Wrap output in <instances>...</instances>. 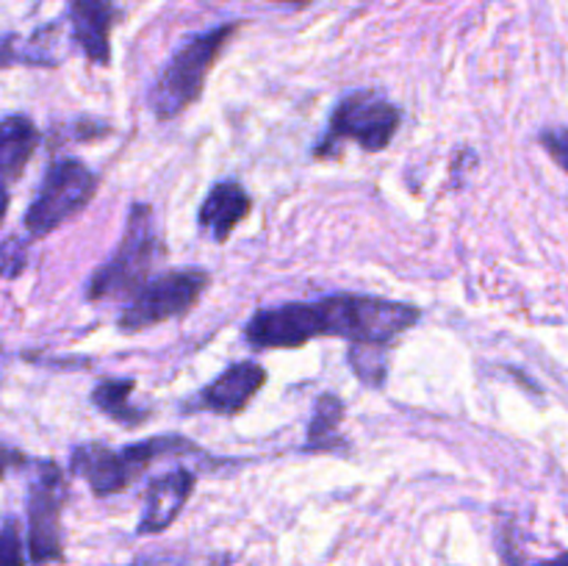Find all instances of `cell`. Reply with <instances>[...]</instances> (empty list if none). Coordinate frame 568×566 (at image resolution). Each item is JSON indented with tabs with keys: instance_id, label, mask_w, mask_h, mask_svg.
Wrapping results in <instances>:
<instances>
[{
	"instance_id": "1",
	"label": "cell",
	"mask_w": 568,
	"mask_h": 566,
	"mask_svg": "<svg viewBox=\"0 0 568 566\" xmlns=\"http://www.w3.org/2000/svg\"><path fill=\"white\" fill-rule=\"evenodd\" d=\"M320 336H338L353 344H388L419 322V309L364 294H333L314 303Z\"/></svg>"
},
{
	"instance_id": "2",
	"label": "cell",
	"mask_w": 568,
	"mask_h": 566,
	"mask_svg": "<svg viewBox=\"0 0 568 566\" xmlns=\"http://www.w3.org/2000/svg\"><path fill=\"white\" fill-rule=\"evenodd\" d=\"M233 31H236V26H220L197 33L166 61L148 94L150 111L159 120H172V117L183 114L200 98L211 67H214L216 55L222 53L227 39L233 37Z\"/></svg>"
},
{
	"instance_id": "3",
	"label": "cell",
	"mask_w": 568,
	"mask_h": 566,
	"mask_svg": "<svg viewBox=\"0 0 568 566\" xmlns=\"http://www.w3.org/2000/svg\"><path fill=\"white\" fill-rule=\"evenodd\" d=\"M194 444L183 436H155L148 442L131 444L125 449H109L103 444H81L72 449L70 469L72 475H81L98 497L122 492L131 486L155 458L175 453H192Z\"/></svg>"
},
{
	"instance_id": "4",
	"label": "cell",
	"mask_w": 568,
	"mask_h": 566,
	"mask_svg": "<svg viewBox=\"0 0 568 566\" xmlns=\"http://www.w3.org/2000/svg\"><path fill=\"white\" fill-rule=\"evenodd\" d=\"M155 255V225L150 205H133L128 214L125 233L111 255L109 264L100 266L89 281V297H122V294H136V289L148 281L150 264Z\"/></svg>"
},
{
	"instance_id": "5",
	"label": "cell",
	"mask_w": 568,
	"mask_h": 566,
	"mask_svg": "<svg viewBox=\"0 0 568 566\" xmlns=\"http://www.w3.org/2000/svg\"><path fill=\"white\" fill-rule=\"evenodd\" d=\"M94 189H98V175L83 161H53L44 172L37 198L26 211V231L33 239L48 236L94 198Z\"/></svg>"
},
{
	"instance_id": "6",
	"label": "cell",
	"mask_w": 568,
	"mask_h": 566,
	"mask_svg": "<svg viewBox=\"0 0 568 566\" xmlns=\"http://www.w3.org/2000/svg\"><path fill=\"white\" fill-rule=\"evenodd\" d=\"M399 128V109L383 94L361 89L338 100L331 117V131L316 148V155H327L338 142H355L369 153L386 148Z\"/></svg>"
},
{
	"instance_id": "7",
	"label": "cell",
	"mask_w": 568,
	"mask_h": 566,
	"mask_svg": "<svg viewBox=\"0 0 568 566\" xmlns=\"http://www.w3.org/2000/svg\"><path fill=\"white\" fill-rule=\"evenodd\" d=\"M205 286H209V275L203 270H175L144 281L136 289L133 303L122 311L120 331L136 333L186 314L205 292Z\"/></svg>"
},
{
	"instance_id": "8",
	"label": "cell",
	"mask_w": 568,
	"mask_h": 566,
	"mask_svg": "<svg viewBox=\"0 0 568 566\" xmlns=\"http://www.w3.org/2000/svg\"><path fill=\"white\" fill-rule=\"evenodd\" d=\"M67 483L55 464H37L31 488H28V549L37 566L61 558V505Z\"/></svg>"
},
{
	"instance_id": "9",
	"label": "cell",
	"mask_w": 568,
	"mask_h": 566,
	"mask_svg": "<svg viewBox=\"0 0 568 566\" xmlns=\"http://www.w3.org/2000/svg\"><path fill=\"white\" fill-rule=\"evenodd\" d=\"M320 336L314 303H286L264 309L247 322L244 338L255 350H294Z\"/></svg>"
},
{
	"instance_id": "10",
	"label": "cell",
	"mask_w": 568,
	"mask_h": 566,
	"mask_svg": "<svg viewBox=\"0 0 568 566\" xmlns=\"http://www.w3.org/2000/svg\"><path fill=\"white\" fill-rule=\"evenodd\" d=\"M264 383V366L255 364V361H239V364L227 366L214 383H209L197 394V400L192 403V411H211V414L233 416L247 408V403L258 394V388Z\"/></svg>"
},
{
	"instance_id": "11",
	"label": "cell",
	"mask_w": 568,
	"mask_h": 566,
	"mask_svg": "<svg viewBox=\"0 0 568 566\" xmlns=\"http://www.w3.org/2000/svg\"><path fill=\"white\" fill-rule=\"evenodd\" d=\"M194 492V475L189 469H172L166 475L155 477L144 497L142 519H139L136 533L148 536V533H161L178 519L186 499Z\"/></svg>"
},
{
	"instance_id": "12",
	"label": "cell",
	"mask_w": 568,
	"mask_h": 566,
	"mask_svg": "<svg viewBox=\"0 0 568 566\" xmlns=\"http://www.w3.org/2000/svg\"><path fill=\"white\" fill-rule=\"evenodd\" d=\"M114 6L109 0H70L67 20L72 26V39L81 44L89 61L94 64H109L111 44L109 33L114 26Z\"/></svg>"
},
{
	"instance_id": "13",
	"label": "cell",
	"mask_w": 568,
	"mask_h": 566,
	"mask_svg": "<svg viewBox=\"0 0 568 566\" xmlns=\"http://www.w3.org/2000/svg\"><path fill=\"white\" fill-rule=\"evenodd\" d=\"M250 209H253L250 194L236 181H222L200 205L197 222L214 242H225L233 228L250 214Z\"/></svg>"
},
{
	"instance_id": "14",
	"label": "cell",
	"mask_w": 568,
	"mask_h": 566,
	"mask_svg": "<svg viewBox=\"0 0 568 566\" xmlns=\"http://www.w3.org/2000/svg\"><path fill=\"white\" fill-rule=\"evenodd\" d=\"M37 125L26 114H11L0 120V189L22 175L37 150Z\"/></svg>"
},
{
	"instance_id": "15",
	"label": "cell",
	"mask_w": 568,
	"mask_h": 566,
	"mask_svg": "<svg viewBox=\"0 0 568 566\" xmlns=\"http://www.w3.org/2000/svg\"><path fill=\"white\" fill-rule=\"evenodd\" d=\"M59 26H48L37 31L33 37H3L0 39V67L9 64H39V67H55L61 64V55L55 53L53 33Z\"/></svg>"
},
{
	"instance_id": "16",
	"label": "cell",
	"mask_w": 568,
	"mask_h": 566,
	"mask_svg": "<svg viewBox=\"0 0 568 566\" xmlns=\"http://www.w3.org/2000/svg\"><path fill=\"white\" fill-rule=\"evenodd\" d=\"M131 392L133 381H103L100 386H94L92 403L103 411L105 416H111L120 425H142L144 411L133 408L131 405Z\"/></svg>"
},
{
	"instance_id": "17",
	"label": "cell",
	"mask_w": 568,
	"mask_h": 566,
	"mask_svg": "<svg viewBox=\"0 0 568 566\" xmlns=\"http://www.w3.org/2000/svg\"><path fill=\"white\" fill-rule=\"evenodd\" d=\"M344 405L342 400L333 397V394H322L316 400L314 420L308 427V449H333L342 436H338V425H342Z\"/></svg>"
},
{
	"instance_id": "18",
	"label": "cell",
	"mask_w": 568,
	"mask_h": 566,
	"mask_svg": "<svg viewBox=\"0 0 568 566\" xmlns=\"http://www.w3.org/2000/svg\"><path fill=\"white\" fill-rule=\"evenodd\" d=\"M0 566H26L17 522H6V525L0 527Z\"/></svg>"
},
{
	"instance_id": "19",
	"label": "cell",
	"mask_w": 568,
	"mask_h": 566,
	"mask_svg": "<svg viewBox=\"0 0 568 566\" xmlns=\"http://www.w3.org/2000/svg\"><path fill=\"white\" fill-rule=\"evenodd\" d=\"M26 266V247H22L20 239H6L0 242V275L3 277H17Z\"/></svg>"
},
{
	"instance_id": "20",
	"label": "cell",
	"mask_w": 568,
	"mask_h": 566,
	"mask_svg": "<svg viewBox=\"0 0 568 566\" xmlns=\"http://www.w3.org/2000/svg\"><path fill=\"white\" fill-rule=\"evenodd\" d=\"M544 144H549V148H552V153H555V159L560 161V164H564V150H566V133L564 131H558V133H544Z\"/></svg>"
},
{
	"instance_id": "21",
	"label": "cell",
	"mask_w": 568,
	"mask_h": 566,
	"mask_svg": "<svg viewBox=\"0 0 568 566\" xmlns=\"http://www.w3.org/2000/svg\"><path fill=\"white\" fill-rule=\"evenodd\" d=\"M17 458H20V455H17L14 449H11V447H6V444H0V477H3L6 472H9V466L14 464Z\"/></svg>"
},
{
	"instance_id": "22",
	"label": "cell",
	"mask_w": 568,
	"mask_h": 566,
	"mask_svg": "<svg viewBox=\"0 0 568 566\" xmlns=\"http://www.w3.org/2000/svg\"><path fill=\"white\" fill-rule=\"evenodd\" d=\"M6 209H9V194H6V189H0V225H3Z\"/></svg>"
},
{
	"instance_id": "23",
	"label": "cell",
	"mask_w": 568,
	"mask_h": 566,
	"mask_svg": "<svg viewBox=\"0 0 568 566\" xmlns=\"http://www.w3.org/2000/svg\"><path fill=\"white\" fill-rule=\"evenodd\" d=\"M541 566H568V558H566V555H558V558L547 560V564H541Z\"/></svg>"
},
{
	"instance_id": "24",
	"label": "cell",
	"mask_w": 568,
	"mask_h": 566,
	"mask_svg": "<svg viewBox=\"0 0 568 566\" xmlns=\"http://www.w3.org/2000/svg\"><path fill=\"white\" fill-rule=\"evenodd\" d=\"M275 3H288V6H303V3H308V0H275Z\"/></svg>"
}]
</instances>
